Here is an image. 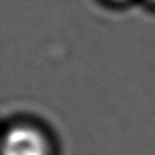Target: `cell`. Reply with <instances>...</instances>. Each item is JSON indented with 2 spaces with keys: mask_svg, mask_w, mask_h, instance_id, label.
I'll return each mask as SVG.
<instances>
[{
  "mask_svg": "<svg viewBox=\"0 0 155 155\" xmlns=\"http://www.w3.org/2000/svg\"><path fill=\"white\" fill-rule=\"evenodd\" d=\"M2 155H51L46 137L31 126H15L2 139Z\"/></svg>",
  "mask_w": 155,
  "mask_h": 155,
  "instance_id": "obj_1",
  "label": "cell"
},
{
  "mask_svg": "<svg viewBox=\"0 0 155 155\" xmlns=\"http://www.w3.org/2000/svg\"><path fill=\"white\" fill-rule=\"evenodd\" d=\"M154 1H155V0H154Z\"/></svg>",
  "mask_w": 155,
  "mask_h": 155,
  "instance_id": "obj_2",
  "label": "cell"
}]
</instances>
